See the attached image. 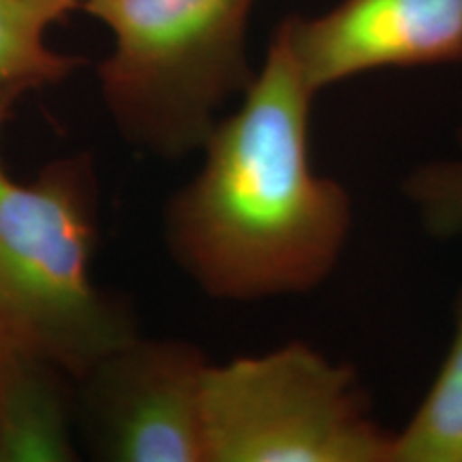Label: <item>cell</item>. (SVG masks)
Segmentation results:
<instances>
[{
  "instance_id": "1",
  "label": "cell",
  "mask_w": 462,
  "mask_h": 462,
  "mask_svg": "<svg viewBox=\"0 0 462 462\" xmlns=\"http://www.w3.org/2000/svg\"><path fill=\"white\" fill-rule=\"evenodd\" d=\"M315 97L279 24L238 109L218 118L198 173L163 208L167 253L204 296H302L337 270L354 208L343 184L313 165Z\"/></svg>"
},
{
  "instance_id": "2",
  "label": "cell",
  "mask_w": 462,
  "mask_h": 462,
  "mask_svg": "<svg viewBox=\"0 0 462 462\" xmlns=\"http://www.w3.org/2000/svg\"><path fill=\"white\" fill-rule=\"evenodd\" d=\"M22 95H0V137ZM101 180L90 152L48 161L32 180L0 154V346L31 351L73 377L140 332L131 298L101 287L92 259Z\"/></svg>"
},
{
  "instance_id": "3",
  "label": "cell",
  "mask_w": 462,
  "mask_h": 462,
  "mask_svg": "<svg viewBox=\"0 0 462 462\" xmlns=\"http://www.w3.org/2000/svg\"><path fill=\"white\" fill-rule=\"evenodd\" d=\"M259 0H82L112 32L99 97L126 146L161 161L199 152L255 78L248 24Z\"/></svg>"
},
{
  "instance_id": "4",
  "label": "cell",
  "mask_w": 462,
  "mask_h": 462,
  "mask_svg": "<svg viewBox=\"0 0 462 462\" xmlns=\"http://www.w3.org/2000/svg\"><path fill=\"white\" fill-rule=\"evenodd\" d=\"M208 462H392L394 432L374 418L349 364L306 343L210 364Z\"/></svg>"
},
{
  "instance_id": "5",
  "label": "cell",
  "mask_w": 462,
  "mask_h": 462,
  "mask_svg": "<svg viewBox=\"0 0 462 462\" xmlns=\"http://www.w3.org/2000/svg\"><path fill=\"white\" fill-rule=\"evenodd\" d=\"M210 357L182 338L125 340L75 377L82 458L208 462L204 385Z\"/></svg>"
},
{
  "instance_id": "6",
  "label": "cell",
  "mask_w": 462,
  "mask_h": 462,
  "mask_svg": "<svg viewBox=\"0 0 462 462\" xmlns=\"http://www.w3.org/2000/svg\"><path fill=\"white\" fill-rule=\"evenodd\" d=\"M281 26L317 95L373 71L462 60V0H338Z\"/></svg>"
},
{
  "instance_id": "7",
  "label": "cell",
  "mask_w": 462,
  "mask_h": 462,
  "mask_svg": "<svg viewBox=\"0 0 462 462\" xmlns=\"http://www.w3.org/2000/svg\"><path fill=\"white\" fill-rule=\"evenodd\" d=\"M75 460V377L48 357L0 346V462Z\"/></svg>"
},
{
  "instance_id": "8",
  "label": "cell",
  "mask_w": 462,
  "mask_h": 462,
  "mask_svg": "<svg viewBox=\"0 0 462 462\" xmlns=\"http://www.w3.org/2000/svg\"><path fill=\"white\" fill-rule=\"evenodd\" d=\"M79 9L82 0H0V95L26 97L67 82L88 65L48 43L50 28Z\"/></svg>"
},
{
  "instance_id": "9",
  "label": "cell",
  "mask_w": 462,
  "mask_h": 462,
  "mask_svg": "<svg viewBox=\"0 0 462 462\" xmlns=\"http://www.w3.org/2000/svg\"><path fill=\"white\" fill-rule=\"evenodd\" d=\"M462 448V296L446 360L402 430L392 462H456Z\"/></svg>"
},
{
  "instance_id": "10",
  "label": "cell",
  "mask_w": 462,
  "mask_h": 462,
  "mask_svg": "<svg viewBox=\"0 0 462 462\" xmlns=\"http://www.w3.org/2000/svg\"><path fill=\"white\" fill-rule=\"evenodd\" d=\"M402 193L426 234L441 240L462 238V146L452 157L415 167L404 178Z\"/></svg>"
},
{
  "instance_id": "11",
  "label": "cell",
  "mask_w": 462,
  "mask_h": 462,
  "mask_svg": "<svg viewBox=\"0 0 462 462\" xmlns=\"http://www.w3.org/2000/svg\"><path fill=\"white\" fill-rule=\"evenodd\" d=\"M456 462H462V448H460V452H458V458H456Z\"/></svg>"
}]
</instances>
